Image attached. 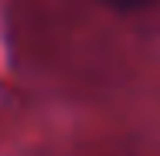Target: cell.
Returning <instances> with one entry per match:
<instances>
[{"instance_id":"6da1fadb","label":"cell","mask_w":160,"mask_h":156,"mask_svg":"<svg viewBox=\"0 0 160 156\" xmlns=\"http://www.w3.org/2000/svg\"><path fill=\"white\" fill-rule=\"evenodd\" d=\"M99 3H106V7H109V10H116V14H133V10L150 7L153 0H99Z\"/></svg>"}]
</instances>
